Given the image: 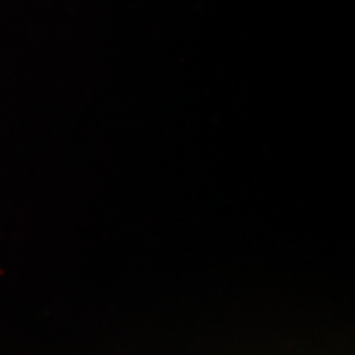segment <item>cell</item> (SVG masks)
<instances>
[]
</instances>
